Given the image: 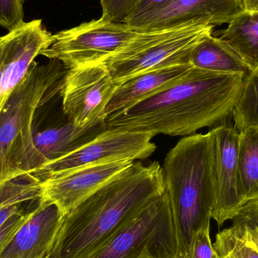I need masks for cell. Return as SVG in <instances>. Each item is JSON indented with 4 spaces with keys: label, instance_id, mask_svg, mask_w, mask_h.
I'll use <instances>...</instances> for the list:
<instances>
[{
    "label": "cell",
    "instance_id": "cell-22",
    "mask_svg": "<svg viewBox=\"0 0 258 258\" xmlns=\"http://www.w3.org/2000/svg\"><path fill=\"white\" fill-rule=\"evenodd\" d=\"M232 118L238 132L258 128V68L244 80Z\"/></svg>",
    "mask_w": 258,
    "mask_h": 258
},
{
    "label": "cell",
    "instance_id": "cell-11",
    "mask_svg": "<svg viewBox=\"0 0 258 258\" xmlns=\"http://www.w3.org/2000/svg\"><path fill=\"white\" fill-rule=\"evenodd\" d=\"M244 11L243 0H171L131 28L140 33L189 24L215 27L228 24Z\"/></svg>",
    "mask_w": 258,
    "mask_h": 258
},
{
    "label": "cell",
    "instance_id": "cell-27",
    "mask_svg": "<svg viewBox=\"0 0 258 258\" xmlns=\"http://www.w3.org/2000/svg\"><path fill=\"white\" fill-rule=\"evenodd\" d=\"M171 0H138L125 21L129 27L168 4Z\"/></svg>",
    "mask_w": 258,
    "mask_h": 258
},
{
    "label": "cell",
    "instance_id": "cell-24",
    "mask_svg": "<svg viewBox=\"0 0 258 258\" xmlns=\"http://www.w3.org/2000/svg\"><path fill=\"white\" fill-rule=\"evenodd\" d=\"M24 23L21 0H0V26L10 32Z\"/></svg>",
    "mask_w": 258,
    "mask_h": 258
},
{
    "label": "cell",
    "instance_id": "cell-28",
    "mask_svg": "<svg viewBox=\"0 0 258 258\" xmlns=\"http://www.w3.org/2000/svg\"><path fill=\"white\" fill-rule=\"evenodd\" d=\"M36 205L26 212L14 215L3 225L0 226V253L10 243L17 232L28 218L30 211L36 206Z\"/></svg>",
    "mask_w": 258,
    "mask_h": 258
},
{
    "label": "cell",
    "instance_id": "cell-9",
    "mask_svg": "<svg viewBox=\"0 0 258 258\" xmlns=\"http://www.w3.org/2000/svg\"><path fill=\"white\" fill-rule=\"evenodd\" d=\"M116 86L106 63L68 70L60 83L63 114L77 128L105 124Z\"/></svg>",
    "mask_w": 258,
    "mask_h": 258
},
{
    "label": "cell",
    "instance_id": "cell-30",
    "mask_svg": "<svg viewBox=\"0 0 258 258\" xmlns=\"http://www.w3.org/2000/svg\"><path fill=\"white\" fill-rule=\"evenodd\" d=\"M25 1H27V0H21V2H22L23 3H24Z\"/></svg>",
    "mask_w": 258,
    "mask_h": 258
},
{
    "label": "cell",
    "instance_id": "cell-2",
    "mask_svg": "<svg viewBox=\"0 0 258 258\" xmlns=\"http://www.w3.org/2000/svg\"><path fill=\"white\" fill-rule=\"evenodd\" d=\"M165 192L159 162H134L64 215L48 258L88 257Z\"/></svg>",
    "mask_w": 258,
    "mask_h": 258
},
{
    "label": "cell",
    "instance_id": "cell-12",
    "mask_svg": "<svg viewBox=\"0 0 258 258\" xmlns=\"http://www.w3.org/2000/svg\"><path fill=\"white\" fill-rule=\"evenodd\" d=\"M133 163V161H118L89 165L47 177L41 181L39 200L56 205L67 215Z\"/></svg>",
    "mask_w": 258,
    "mask_h": 258
},
{
    "label": "cell",
    "instance_id": "cell-4",
    "mask_svg": "<svg viewBox=\"0 0 258 258\" xmlns=\"http://www.w3.org/2000/svg\"><path fill=\"white\" fill-rule=\"evenodd\" d=\"M68 69L57 60L34 61L12 92L0 114V185L21 176L31 147L33 122L38 110L60 90Z\"/></svg>",
    "mask_w": 258,
    "mask_h": 258
},
{
    "label": "cell",
    "instance_id": "cell-15",
    "mask_svg": "<svg viewBox=\"0 0 258 258\" xmlns=\"http://www.w3.org/2000/svg\"><path fill=\"white\" fill-rule=\"evenodd\" d=\"M106 129V123L80 128L68 121L63 125L33 132L31 147L21 165V176L32 174L45 164L72 153Z\"/></svg>",
    "mask_w": 258,
    "mask_h": 258
},
{
    "label": "cell",
    "instance_id": "cell-21",
    "mask_svg": "<svg viewBox=\"0 0 258 258\" xmlns=\"http://www.w3.org/2000/svg\"><path fill=\"white\" fill-rule=\"evenodd\" d=\"M213 246L220 258H258V244L237 224L218 233Z\"/></svg>",
    "mask_w": 258,
    "mask_h": 258
},
{
    "label": "cell",
    "instance_id": "cell-7",
    "mask_svg": "<svg viewBox=\"0 0 258 258\" xmlns=\"http://www.w3.org/2000/svg\"><path fill=\"white\" fill-rule=\"evenodd\" d=\"M135 34L125 24L100 18L52 35L51 43L41 55L59 60L68 70L106 63Z\"/></svg>",
    "mask_w": 258,
    "mask_h": 258
},
{
    "label": "cell",
    "instance_id": "cell-29",
    "mask_svg": "<svg viewBox=\"0 0 258 258\" xmlns=\"http://www.w3.org/2000/svg\"><path fill=\"white\" fill-rule=\"evenodd\" d=\"M245 11H258V0H243Z\"/></svg>",
    "mask_w": 258,
    "mask_h": 258
},
{
    "label": "cell",
    "instance_id": "cell-16",
    "mask_svg": "<svg viewBox=\"0 0 258 258\" xmlns=\"http://www.w3.org/2000/svg\"><path fill=\"white\" fill-rule=\"evenodd\" d=\"M192 66L189 63L152 70L133 76L117 85L106 107L107 116L118 113L150 98L183 79Z\"/></svg>",
    "mask_w": 258,
    "mask_h": 258
},
{
    "label": "cell",
    "instance_id": "cell-14",
    "mask_svg": "<svg viewBox=\"0 0 258 258\" xmlns=\"http://www.w3.org/2000/svg\"><path fill=\"white\" fill-rule=\"evenodd\" d=\"M64 215L56 205L39 200L0 258H48Z\"/></svg>",
    "mask_w": 258,
    "mask_h": 258
},
{
    "label": "cell",
    "instance_id": "cell-8",
    "mask_svg": "<svg viewBox=\"0 0 258 258\" xmlns=\"http://www.w3.org/2000/svg\"><path fill=\"white\" fill-rule=\"evenodd\" d=\"M155 136L149 132L107 128L72 153L45 164L30 174L42 181L89 165L145 159L156 151V145L152 142Z\"/></svg>",
    "mask_w": 258,
    "mask_h": 258
},
{
    "label": "cell",
    "instance_id": "cell-5",
    "mask_svg": "<svg viewBox=\"0 0 258 258\" xmlns=\"http://www.w3.org/2000/svg\"><path fill=\"white\" fill-rule=\"evenodd\" d=\"M213 26L189 24L136 32L133 39L106 62L116 85L152 70L189 63L194 47L212 34Z\"/></svg>",
    "mask_w": 258,
    "mask_h": 258
},
{
    "label": "cell",
    "instance_id": "cell-13",
    "mask_svg": "<svg viewBox=\"0 0 258 258\" xmlns=\"http://www.w3.org/2000/svg\"><path fill=\"white\" fill-rule=\"evenodd\" d=\"M231 118L211 128L215 136L216 194L212 218L221 226L241 208L237 194L239 132Z\"/></svg>",
    "mask_w": 258,
    "mask_h": 258
},
{
    "label": "cell",
    "instance_id": "cell-19",
    "mask_svg": "<svg viewBox=\"0 0 258 258\" xmlns=\"http://www.w3.org/2000/svg\"><path fill=\"white\" fill-rule=\"evenodd\" d=\"M239 132L237 194L242 207L258 199V128Z\"/></svg>",
    "mask_w": 258,
    "mask_h": 258
},
{
    "label": "cell",
    "instance_id": "cell-3",
    "mask_svg": "<svg viewBox=\"0 0 258 258\" xmlns=\"http://www.w3.org/2000/svg\"><path fill=\"white\" fill-rule=\"evenodd\" d=\"M215 136L183 137L167 153L162 172L177 242V258H188L196 235L210 228L215 201Z\"/></svg>",
    "mask_w": 258,
    "mask_h": 258
},
{
    "label": "cell",
    "instance_id": "cell-25",
    "mask_svg": "<svg viewBox=\"0 0 258 258\" xmlns=\"http://www.w3.org/2000/svg\"><path fill=\"white\" fill-rule=\"evenodd\" d=\"M138 0H101L102 18L109 22L125 24Z\"/></svg>",
    "mask_w": 258,
    "mask_h": 258
},
{
    "label": "cell",
    "instance_id": "cell-26",
    "mask_svg": "<svg viewBox=\"0 0 258 258\" xmlns=\"http://www.w3.org/2000/svg\"><path fill=\"white\" fill-rule=\"evenodd\" d=\"M188 258H220L211 239L210 228L203 229L197 233Z\"/></svg>",
    "mask_w": 258,
    "mask_h": 258
},
{
    "label": "cell",
    "instance_id": "cell-1",
    "mask_svg": "<svg viewBox=\"0 0 258 258\" xmlns=\"http://www.w3.org/2000/svg\"><path fill=\"white\" fill-rule=\"evenodd\" d=\"M245 79L194 68L168 89L108 115L107 128L189 136L232 117Z\"/></svg>",
    "mask_w": 258,
    "mask_h": 258
},
{
    "label": "cell",
    "instance_id": "cell-20",
    "mask_svg": "<svg viewBox=\"0 0 258 258\" xmlns=\"http://www.w3.org/2000/svg\"><path fill=\"white\" fill-rule=\"evenodd\" d=\"M41 180L25 174L0 185V226L31 209L40 199Z\"/></svg>",
    "mask_w": 258,
    "mask_h": 258
},
{
    "label": "cell",
    "instance_id": "cell-6",
    "mask_svg": "<svg viewBox=\"0 0 258 258\" xmlns=\"http://www.w3.org/2000/svg\"><path fill=\"white\" fill-rule=\"evenodd\" d=\"M86 258H177L175 231L166 191L147 203Z\"/></svg>",
    "mask_w": 258,
    "mask_h": 258
},
{
    "label": "cell",
    "instance_id": "cell-17",
    "mask_svg": "<svg viewBox=\"0 0 258 258\" xmlns=\"http://www.w3.org/2000/svg\"><path fill=\"white\" fill-rule=\"evenodd\" d=\"M194 68L221 74H237L247 78L252 71L222 41L213 35L197 44L189 57Z\"/></svg>",
    "mask_w": 258,
    "mask_h": 258
},
{
    "label": "cell",
    "instance_id": "cell-23",
    "mask_svg": "<svg viewBox=\"0 0 258 258\" xmlns=\"http://www.w3.org/2000/svg\"><path fill=\"white\" fill-rule=\"evenodd\" d=\"M232 221L233 224L245 229L250 238L258 244V199L243 205Z\"/></svg>",
    "mask_w": 258,
    "mask_h": 258
},
{
    "label": "cell",
    "instance_id": "cell-10",
    "mask_svg": "<svg viewBox=\"0 0 258 258\" xmlns=\"http://www.w3.org/2000/svg\"><path fill=\"white\" fill-rule=\"evenodd\" d=\"M51 41L52 34L42 20L25 22L0 36V114L36 57Z\"/></svg>",
    "mask_w": 258,
    "mask_h": 258
},
{
    "label": "cell",
    "instance_id": "cell-18",
    "mask_svg": "<svg viewBox=\"0 0 258 258\" xmlns=\"http://www.w3.org/2000/svg\"><path fill=\"white\" fill-rule=\"evenodd\" d=\"M216 37L231 48L253 71L258 68V11H244Z\"/></svg>",
    "mask_w": 258,
    "mask_h": 258
}]
</instances>
